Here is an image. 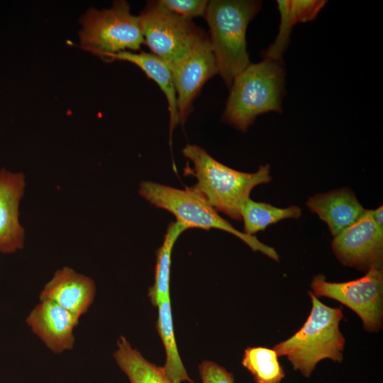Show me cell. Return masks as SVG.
Segmentation results:
<instances>
[{"label": "cell", "instance_id": "cell-24", "mask_svg": "<svg viewBox=\"0 0 383 383\" xmlns=\"http://www.w3.org/2000/svg\"><path fill=\"white\" fill-rule=\"evenodd\" d=\"M371 213L374 223L383 229V206H380L376 209L371 210Z\"/></svg>", "mask_w": 383, "mask_h": 383}, {"label": "cell", "instance_id": "cell-12", "mask_svg": "<svg viewBox=\"0 0 383 383\" xmlns=\"http://www.w3.org/2000/svg\"><path fill=\"white\" fill-rule=\"evenodd\" d=\"M95 295L96 284L91 278L64 267L43 286L39 299L53 302L80 318L88 311Z\"/></svg>", "mask_w": 383, "mask_h": 383}, {"label": "cell", "instance_id": "cell-11", "mask_svg": "<svg viewBox=\"0 0 383 383\" xmlns=\"http://www.w3.org/2000/svg\"><path fill=\"white\" fill-rule=\"evenodd\" d=\"M79 320L59 305L39 300L26 316V323L50 351L61 354L72 350Z\"/></svg>", "mask_w": 383, "mask_h": 383}, {"label": "cell", "instance_id": "cell-15", "mask_svg": "<svg viewBox=\"0 0 383 383\" xmlns=\"http://www.w3.org/2000/svg\"><path fill=\"white\" fill-rule=\"evenodd\" d=\"M101 57L106 61L122 60L131 62L140 67L150 79L158 84L165 94L168 104L171 145L172 132L179 122L177 94L172 75L165 62L152 53L145 52L135 53L129 50L114 54H106Z\"/></svg>", "mask_w": 383, "mask_h": 383}, {"label": "cell", "instance_id": "cell-19", "mask_svg": "<svg viewBox=\"0 0 383 383\" xmlns=\"http://www.w3.org/2000/svg\"><path fill=\"white\" fill-rule=\"evenodd\" d=\"M188 228L174 221L169 224L162 245L157 250L155 282L149 289L148 296L153 306H157L164 299L170 296L172 251L180 235Z\"/></svg>", "mask_w": 383, "mask_h": 383}, {"label": "cell", "instance_id": "cell-4", "mask_svg": "<svg viewBox=\"0 0 383 383\" xmlns=\"http://www.w3.org/2000/svg\"><path fill=\"white\" fill-rule=\"evenodd\" d=\"M283 63L264 59L250 63L233 80L223 120L245 132L262 113L282 112L284 96Z\"/></svg>", "mask_w": 383, "mask_h": 383}, {"label": "cell", "instance_id": "cell-14", "mask_svg": "<svg viewBox=\"0 0 383 383\" xmlns=\"http://www.w3.org/2000/svg\"><path fill=\"white\" fill-rule=\"evenodd\" d=\"M306 204L326 222L333 237L354 223L366 211L355 193L347 188L316 194L309 198Z\"/></svg>", "mask_w": 383, "mask_h": 383}, {"label": "cell", "instance_id": "cell-1", "mask_svg": "<svg viewBox=\"0 0 383 383\" xmlns=\"http://www.w3.org/2000/svg\"><path fill=\"white\" fill-rule=\"evenodd\" d=\"M311 309L303 326L291 337L274 347L278 356H285L294 370L309 377L325 359L341 362L345 340L339 325L343 317L340 308L328 306L311 292Z\"/></svg>", "mask_w": 383, "mask_h": 383}, {"label": "cell", "instance_id": "cell-10", "mask_svg": "<svg viewBox=\"0 0 383 383\" xmlns=\"http://www.w3.org/2000/svg\"><path fill=\"white\" fill-rule=\"evenodd\" d=\"M171 72L177 94L179 122L183 126L204 84L218 74L208 35L196 43Z\"/></svg>", "mask_w": 383, "mask_h": 383}, {"label": "cell", "instance_id": "cell-13", "mask_svg": "<svg viewBox=\"0 0 383 383\" xmlns=\"http://www.w3.org/2000/svg\"><path fill=\"white\" fill-rule=\"evenodd\" d=\"M22 173L0 171V252L10 254L23 248L24 230L19 222L18 206L23 195Z\"/></svg>", "mask_w": 383, "mask_h": 383}, {"label": "cell", "instance_id": "cell-23", "mask_svg": "<svg viewBox=\"0 0 383 383\" xmlns=\"http://www.w3.org/2000/svg\"><path fill=\"white\" fill-rule=\"evenodd\" d=\"M201 383H235L231 372L216 362L204 360L199 365Z\"/></svg>", "mask_w": 383, "mask_h": 383}, {"label": "cell", "instance_id": "cell-21", "mask_svg": "<svg viewBox=\"0 0 383 383\" xmlns=\"http://www.w3.org/2000/svg\"><path fill=\"white\" fill-rule=\"evenodd\" d=\"M278 357L273 348L248 347L244 351L242 365L256 383H279L285 374Z\"/></svg>", "mask_w": 383, "mask_h": 383}, {"label": "cell", "instance_id": "cell-3", "mask_svg": "<svg viewBox=\"0 0 383 383\" xmlns=\"http://www.w3.org/2000/svg\"><path fill=\"white\" fill-rule=\"evenodd\" d=\"M182 153L193 163L192 173L197 179L194 187L217 211L235 221L241 220L240 208L253 188L272 180L267 164L248 173L221 163L196 145H187Z\"/></svg>", "mask_w": 383, "mask_h": 383}, {"label": "cell", "instance_id": "cell-22", "mask_svg": "<svg viewBox=\"0 0 383 383\" xmlns=\"http://www.w3.org/2000/svg\"><path fill=\"white\" fill-rule=\"evenodd\" d=\"M156 1L165 9L191 20L195 17L204 16L209 4L207 0H158Z\"/></svg>", "mask_w": 383, "mask_h": 383}, {"label": "cell", "instance_id": "cell-17", "mask_svg": "<svg viewBox=\"0 0 383 383\" xmlns=\"http://www.w3.org/2000/svg\"><path fill=\"white\" fill-rule=\"evenodd\" d=\"M116 345L113 358L130 383H174L167 377L163 367L147 360L126 337L120 336Z\"/></svg>", "mask_w": 383, "mask_h": 383}, {"label": "cell", "instance_id": "cell-7", "mask_svg": "<svg viewBox=\"0 0 383 383\" xmlns=\"http://www.w3.org/2000/svg\"><path fill=\"white\" fill-rule=\"evenodd\" d=\"M145 43L171 70L207 34L192 20L148 1L138 16Z\"/></svg>", "mask_w": 383, "mask_h": 383}, {"label": "cell", "instance_id": "cell-8", "mask_svg": "<svg viewBox=\"0 0 383 383\" xmlns=\"http://www.w3.org/2000/svg\"><path fill=\"white\" fill-rule=\"evenodd\" d=\"M312 293L316 297L334 299L353 310L364 328L376 332L382 327L383 271L372 267L360 278L344 282H331L322 274L313 277Z\"/></svg>", "mask_w": 383, "mask_h": 383}, {"label": "cell", "instance_id": "cell-18", "mask_svg": "<svg viewBox=\"0 0 383 383\" xmlns=\"http://www.w3.org/2000/svg\"><path fill=\"white\" fill-rule=\"evenodd\" d=\"M157 306L158 308L157 330L166 352V362L163 366L165 372L174 383L182 382L194 383L189 377L177 348L173 330L170 297L164 299Z\"/></svg>", "mask_w": 383, "mask_h": 383}, {"label": "cell", "instance_id": "cell-5", "mask_svg": "<svg viewBox=\"0 0 383 383\" xmlns=\"http://www.w3.org/2000/svg\"><path fill=\"white\" fill-rule=\"evenodd\" d=\"M140 195L155 206L172 213L177 221L189 228H216L234 235L253 251H259L279 262V256L272 247L235 228L222 218L194 187L179 189L151 181L140 184Z\"/></svg>", "mask_w": 383, "mask_h": 383}, {"label": "cell", "instance_id": "cell-16", "mask_svg": "<svg viewBox=\"0 0 383 383\" xmlns=\"http://www.w3.org/2000/svg\"><path fill=\"white\" fill-rule=\"evenodd\" d=\"M277 2L280 13L278 35L262 55L264 59L283 63L282 56L289 45L294 25L315 19L327 1L279 0Z\"/></svg>", "mask_w": 383, "mask_h": 383}, {"label": "cell", "instance_id": "cell-20", "mask_svg": "<svg viewBox=\"0 0 383 383\" xmlns=\"http://www.w3.org/2000/svg\"><path fill=\"white\" fill-rule=\"evenodd\" d=\"M301 215V210L297 206L279 208L267 203L253 201L250 198L240 208L243 233L250 235L262 231L269 226L282 220L297 219Z\"/></svg>", "mask_w": 383, "mask_h": 383}, {"label": "cell", "instance_id": "cell-9", "mask_svg": "<svg viewBox=\"0 0 383 383\" xmlns=\"http://www.w3.org/2000/svg\"><path fill=\"white\" fill-rule=\"evenodd\" d=\"M332 250L344 265L368 271L382 267L383 229L374 223L371 210L333 237Z\"/></svg>", "mask_w": 383, "mask_h": 383}, {"label": "cell", "instance_id": "cell-6", "mask_svg": "<svg viewBox=\"0 0 383 383\" xmlns=\"http://www.w3.org/2000/svg\"><path fill=\"white\" fill-rule=\"evenodd\" d=\"M81 48L101 57L121 51H137L145 43L138 16L128 1H114L111 7L88 9L79 19Z\"/></svg>", "mask_w": 383, "mask_h": 383}, {"label": "cell", "instance_id": "cell-2", "mask_svg": "<svg viewBox=\"0 0 383 383\" xmlns=\"http://www.w3.org/2000/svg\"><path fill=\"white\" fill-rule=\"evenodd\" d=\"M262 1L255 0L209 1L205 18L218 74L230 88L234 79L250 64L246 30L259 13Z\"/></svg>", "mask_w": 383, "mask_h": 383}]
</instances>
